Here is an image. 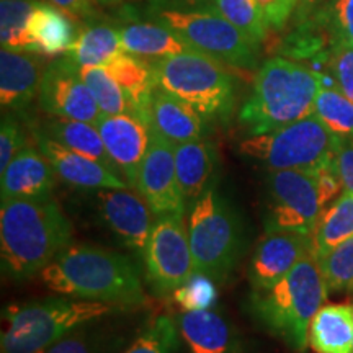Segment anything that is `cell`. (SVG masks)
I'll use <instances>...</instances> for the list:
<instances>
[{
  "label": "cell",
  "mask_w": 353,
  "mask_h": 353,
  "mask_svg": "<svg viewBox=\"0 0 353 353\" xmlns=\"http://www.w3.org/2000/svg\"><path fill=\"white\" fill-rule=\"evenodd\" d=\"M57 294L114 304L123 309L145 304L139 270L130 257L90 244H70L39 273Z\"/></svg>",
  "instance_id": "cell-1"
},
{
  "label": "cell",
  "mask_w": 353,
  "mask_h": 353,
  "mask_svg": "<svg viewBox=\"0 0 353 353\" xmlns=\"http://www.w3.org/2000/svg\"><path fill=\"white\" fill-rule=\"evenodd\" d=\"M74 229L52 198L8 200L0 206L3 275L25 281L41 273L72 244Z\"/></svg>",
  "instance_id": "cell-2"
},
{
  "label": "cell",
  "mask_w": 353,
  "mask_h": 353,
  "mask_svg": "<svg viewBox=\"0 0 353 353\" xmlns=\"http://www.w3.org/2000/svg\"><path fill=\"white\" fill-rule=\"evenodd\" d=\"M325 77L306 65L272 57L254 81L252 94L241 110L239 121L249 136L278 130L314 113V101Z\"/></svg>",
  "instance_id": "cell-3"
},
{
  "label": "cell",
  "mask_w": 353,
  "mask_h": 353,
  "mask_svg": "<svg viewBox=\"0 0 353 353\" xmlns=\"http://www.w3.org/2000/svg\"><path fill=\"white\" fill-rule=\"evenodd\" d=\"M329 288L314 254L303 259L275 285L252 291V314L268 332L291 350L304 353L309 345V324L324 306Z\"/></svg>",
  "instance_id": "cell-4"
},
{
  "label": "cell",
  "mask_w": 353,
  "mask_h": 353,
  "mask_svg": "<svg viewBox=\"0 0 353 353\" xmlns=\"http://www.w3.org/2000/svg\"><path fill=\"white\" fill-rule=\"evenodd\" d=\"M126 311L114 304L63 296L3 309L0 353H38L74 329Z\"/></svg>",
  "instance_id": "cell-5"
},
{
  "label": "cell",
  "mask_w": 353,
  "mask_h": 353,
  "mask_svg": "<svg viewBox=\"0 0 353 353\" xmlns=\"http://www.w3.org/2000/svg\"><path fill=\"white\" fill-rule=\"evenodd\" d=\"M156 85L187 101L203 118L224 120L236 101L234 79L221 61L190 50L151 63Z\"/></svg>",
  "instance_id": "cell-6"
},
{
  "label": "cell",
  "mask_w": 353,
  "mask_h": 353,
  "mask_svg": "<svg viewBox=\"0 0 353 353\" xmlns=\"http://www.w3.org/2000/svg\"><path fill=\"white\" fill-rule=\"evenodd\" d=\"M188 241L195 272L218 283L228 280L241 257L242 226L239 214L214 187L192 203Z\"/></svg>",
  "instance_id": "cell-7"
},
{
  "label": "cell",
  "mask_w": 353,
  "mask_h": 353,
  "mask_svg": "<svg viewBox=\"0 0 353 353\" xmlns=\"http://www.w3.org/2000/svg\"><path fill=\"white\" fill-rule=\"evenodd\" d=\"M341 138L314 113L278 130L241 141L239 152L267 172L312 170L335 159Z\"/></svg>",
  "instance_id": "cell-8"
},
{
  "label": "cell",
  "mask_w": 353,
  "mask_h": 353,
  "mask_svg": "<svg viewBox=\"0 0 353 353\" xmlns=\"http://www.w3.org/2000/svg\"><path fill=\"white\" fill-rule=\"evenodd\" d=\"M327 203L319 167L268 172L265 176V234L299 232L312 236Z\"/></svg>",
  "instance_id": "cell-9"
},
{
  "label": "cell",
  "mask_w": 353,
  "mask_h": 353,
  "mask_svg": "<svg viewBox=\"0 0 353 353\" xmlns=\"http://www.w3.org/2000/svg\"><path fill=\"white\" fill-rule=\"evenodd\" d=\"M152 15L159 23L179 34L192 50L237 68H254L257 64L259 43L211 8H161L152 10Z\"/></svg>",
  "instance_id": "cell-10"
},
{
  "label": "cell",
  "mask_w": 353,
  "mask_h": 353,
  "mask_svg": "<svg viewBox=\"0 0 353 353\" xmlns=\"http://www.w3.org/2000/svg\"><path fill=\"white\" fill-rule=\"evenodd\" d=\"M143 260L145 281L156 296H169L188 280L195 268L183 216L156 219Z\"/></svg>",
  "instance_id": "cell-11"
},
{
  "label": "cell",
  "mask_w": 353,
  "mask_h": 353,
  "mask_svg": "<svg viewBox=\"0 0 353 353\" xmlns=\"http://www.w3.org/2000/svg\"><path fill=\"white\" fill-rule=\"evenodd\" d=\"M38 101L39 108L50 117L94 125L101 117L94 94L81 76V68L65 56L43 70Z\"/></svg>",
  "instance_id": "cell-12"
},
{
  "label": "cell",
  "mask_w": 353,
  "mask_h": 353,
  "mask_svg": "<svg viewBox=\"0 0 353 353\" xmlns=\"http://www.w3.org/2000/svg\"><path fill=\"white\" fill-rule=\"evenodd\" d=\"M139 195L156 218L185 213V198L175 169V145L151 130L148 152L138 175Z\"/></svg>",
  "instance_id": "cell-13"
},
{
  "label": "cell",
  "mask_w": 353,
  "mask_h": 353,
  "mask_svg": "<svg viewBox=\"0 0 353 353\" xmlns=\"http://www.w3.org/2000/svg\"><path fill=\"white\" fill-rule=\"evenodd\" d=\"M95 206L101 224L123 245L144 257L154 226L144 198L128 188H105L95 192Z\"/></svg>",
  "instance_id": "cell-14"
},
{
  "label": "cell",
  "mask_w": 353,
  "mask_h": 353,
  "mask_svg": "<svg viewBox=\"0 0 353 353\" xmlns=\"http://www.w3.org/2000/svg\"><path fill=\"white\" fill-rule=\"evenodd\" d=\"M118 174L130 188H138V175L151 141V128L139 114H101L95 123Z\"/></svg>",
  "instance_id": "cell-15"
},
{
  "label": "cell",
  "mask_w": 353,
  "mask_h": 353,
  "mask_svg": "<svg viewBox=\"0 0 353 353\" xmlns=\"http://www.w3.org/2000/svg\"><path fill=\"white\" fill-rule=\"evenodd\" d=\"M312 236L299 232L265 234L250 259L249 275L252 291L275 285L296 265L312 255Z\"/></svg>",
  "instance_id": "cell-16"
},
{
  "label": "cell",
  "mask_w": 353,
  "mask_h": 353,
  "mask_svg": "<svg viewBox=\"0 0 353 353\" xmlns=\"http://www.w3.org/2000/svg\"><path fill=\"white\" fill-rule=\"evenodd\" d=\"M37 148L43 152L46 161L54 169L57 179L76 190L99 192L105 188H130L120 174L103 165L99 161L70 151L65 145L56 143L43 132L34 130Z\"/></svg>",
  "instance_id": "cell-17"
},
{
  "label": "cell",
  "mask_w": 353,
  "mask_h": 353,
  "mask_svg": "<svg viewBox=\"0 0 353 353\" xmlns=\"http://www.w3.org/2000/svg\"><path fill=\"white\" fill-rule=\"evenodd\" d=\"M56 179V172L43 152L26 145L0 175V200L51 198Z\"/></svg>",
  "instance_id": "cell-18"
},
{
  "label": "cell",
  "mask_w": 353,
  "mask_h": 353,
  "mask_svg": "<svg viewBox=\"0 0 353 353\" xmlns=\"http://www.w3.org/2000/svg\"><path fill=\"white\" fill-rule=\"evenodd\" d=\"M41 63L34 52L0 51V103L3 110L23 112L28 108L41 85Z\"/></svg>",
  "instance_id": "cell-19"
},
{
  "label": "cell",
  "mask_w": 353,
  "mask_h": 353,
  "mask_svg": "<svg viewBox=\"0 0 353 353\" xmlns=\"http://www.w3.org/2000/svg\"><path fill=\"white\" fill-rule=\"evenodd\" d=\"M201 114L187 101L156 87L148 107L149 128L174 145L203 139Z\"/></svg>",
  "instance_id": "cell-20"
},
{
  "label": "cell",
  "mask_w": 353,
  "mask_h": 353,
  "mask_svg": "<svg viewBox=\"0 0 353 353\" xmlns=\"http://www.w3.org/2000/svg\"><path fill=\"white\" fill-rule=\"evenodd\" d=\"M190 353H239L237 334L226 317L214 309L183 311L175 317Z\"/></svg>",
  "instance_id": "cell-21"
},
{
  "label": "cell",
  "mask_w": 353,
  "mask_h": 353,
  "mask_svg": "<svg viewBox=\"0 0 353 353\" xmlns=\"http://www.w3.org/2000/svg\"><path fill=\"white\" fill-rule=\"evenodd\" d=\"M28 33L37 52L46 56L65 54L79 37L72 19L52 3L37 2L28 20Z\"/></svg>",
  "instance_id": "cell-22"
},
{
  "label": "cell",
  "mask_w": 353,
  "mask_h": 353,
  "mask_svg": "<svg viewBox=\"0 0 353 353\" xmlns=\"http://www.w3.org/2000/svg\"><path fill=\"white\" fill-rule=\"evenodd\" d=\"M216 152L206 141H190L175 145V169L180 190L187 203H195L211 187Z\"/></svg>",
  "instance_id": "cell-23"
},
{
  "label": "cell",
  "mask_w": 353,
  "mask_h": 353,
  "mask_svg": "<svg viewBox=\"0 0 353 353\" xmlns=\"http://www.w3.org/2000/svg\"><path fill=\"white\" fill-rule=\"evenodd\" d=\"M316 353H353V304H325L309 324Z\"/></svg>",
  "instance_id": "cell-24"
},
{
  "label": "cell",
  "mask_w": 353,
  "mask_h": 353,
  "mask_svg": "<svg viewBox=\"0 0 353 353\" xmlns=\"http://www.w3.org/2000/svg\"><path fill=\"white\" fill-rule=\"evenodd\" d=\"M121 50L136 57L162 59L190 51L192 48L179 34L162 23L138 21L120 30Z\"/></svg>",
  "instance_id": "cell-25"
},
{
  "label": "cell",
  "mask_w": 353,
  "mask_h": 353,
  "mask_svg": "<svg viewBox=\"0 0 353 353\" xmlns=\"http://www.w3.org/2000/svg\"><path fill=\"white\" fill-rule=\"evenodd\" d=\"M103 68L112 74L114 81L120 83L123 92L130 100L132 112L139 114L148 123L149 101H151L152 92L157 87L151 64H148L141 57L121 51Z\"/></svg>",
  "instance_id": "cell-26"
},
{
  "label": "cell",
  "mask_w": 353,
  "mask_h": 353,
  "mask_svg": "<svg viewBox=\"0 0 353 353\" xmlns=\"http://www.w3.org/2000/svg\"><path fill=\"white\" fill-rule=\"evenodd\" d=\"M37 131L43 132L48 138L54 139L56 143L65 145L70 151H76L83 156L101 162L118 174L117 167L110 159L103 139H101L99 128L94 123L68 120V118L51 117Z\"/></svg>",
  "instance_id": "cell-27"
},
{
  "label": "cell",
  "mask_w": 353,
  "mask_h": 353,
  "mask_svg": "<svg viewBox=\"0 0 353 353\" xmlns=\"http://www.w3.org/2000/svg\"><path fill=\"white\" fill-rule=\"evenodd\" d=\"M121 51L120 30L97 23L82 30L64 56L79 68H103Z\"/></svg>",
  "instance_id": "cell-28"
},
{
  "label": "cell",
  "mask_w": 353,
  "mask_h": 353,
  "mask_svg": "<svg viewBox=\"0 0 353 353\" xmlns=\"http://www.w3.org/2000/svg\"><path fill=\"white\" fill-rule=\"evenodd\" d=\"M353 237V195L345 192L329 210L322 213L314 234H312V252L314 257L330 252L342 242Z\"/></svg>",
  "instance_id": "cell-29"
},
{
  "label": "cell",
  "mask_w": 353,
  "mask_h": 353,
  "mask_svg": "<svg viewBox=\"0 0 353 353\" xmlns=\"http://www.w3.org/2000/svg\"><path fill=\"white\" fill-rule=\"evenodd\" d=\"M38 0H2L0 2V43L13 51L37 52L28 33V20Z\"/></svg>",
  "instance_id": "cell-30"
},
{
  "label": "cell",
  "mask_w": 353,
  "mask_h": 353,
  "mask_svg": "<svg viewBox=\"0 0 353 353\" xmlns=\"http://www.w3.org/2000/svg\"><path fill=\"white\" fill-rule=\"evenodd\" d=\"M121 342V335L90 322L65 334L38 353H113L120 348Z\"/></svg>",
  "instance_id": "cell-31"
},
{
  "label": "cell",
  "mask_w": 353,
  "mask_h": 353,
  "mask_svg": "<svg viewBox=\"0 0 353 353\" xmlns=\"http://www.w3.org/2000/svg\"><path fill=\"white\" fill-rule=\"evenodd\" d=\"M314 114L343 141H353V100L337 87H322L314 101Z\"/></svg>",
  "instance_id": "cell-32"
},
{
  "label": "cell",
  "mask_w": 353,
  "mask_h": 353,
  "mask_svg": "<svg viewBox=\"0 0 353 353\" xmlns=\"http://www.w3.org/2000/svg\"><path fill=\"white\" fill-rule=\"evenodd\" d=\"M180 330L176 321L169 314L156 316L138 334L123 353H176L180 345Z\"/></svg>",
  "instance_id": "cell-33"
},
{
  "label": "cell",
  "mask_w": 353,
  "mask_h": 353,
  "mask_svg": "<svg viewBox=\"0 0 353 353\" xmlns=\"http://www.w3.org/2000/svg\"><path fill=\"white\" fill-rule=\"evenodd\" d=\"M203 8L218 12L255 43L260 44L267 38L268 25L255 0H210Z\"/></svg>",
  "instance_id": "cell-34"
},
{
  "label": "cell",
  "mask_w": 353,
  "mask_h": 353,
  "mask_svg": "<svg viewBox=\"0 0 353 353\" xmlns=\"http://www.w3.org/2000/svg\"><path fill=\"white\" fill-rule=\"evenodd\" d=\"M81 76L94 94L101 114L134 113L120 83L105 68H81Z\"/></svg>",
  "instance_id": "cell-35"
},
{
  "label": "cell",
  "mask_w": 353,
  "mask_h": 353,
  "mask_svg": "<svg viewBox=\"0 0 353 353\" xmlns=\"http://www.w3.org/2000/svg\"><path fill=\"white\" fill-rule=\"evenodd\" d=\"M316 259L329 291H353V237Z\"/></svg>",
  "instance_id": "cell-36"
},
{
  "label": "cell",
  "mask_w": 353,
  "mask_h": 353,
  "mask_svg": "<svg viewBox=\"0 0 353 353\" xmlns=\"http://www.w3.org/2000/svg\"><path fill=\"white\" fill-rule=\"evenodd\" d=\"M218 281L201 272H193L182 286H179L172 298L182 311H203L213 309L218 303Z\"/></svg>",
  "instance_id": "cell-37"
},
{
  "label": "cell",
  "mask_w": 353,
  "mask_h": 353,
  "mask_svg": "<svg viewBox=\"0 0 353 353\" xmlns=\"http://www.w3.org/2000/svg\"><path fill=\"white\" fill-rule=\"evenodd\" d=\"M324 13L332 46L345 44L353 48V0H332Z\"/></svg>",
  "instance_id": "cell-38"
},
{
  "label": "cell",
  "mask_w": 353,
  "mask_h": 353,
  "mask_svg": "<svg viewBox=\"0 0 353 353\" xmlns=\"http://www.w3.org/2000/svg\"><path fill=\"white\" fill-rule=\"evenodd\" d=\"M329 69L332 72L335 87L353 100V48L345 44L332 46Z\"/></svg>",
  "instance_id": "cell-39"
},
{
  "label": "cell",
  "mask_w": 353,
  "mask_h": 353,
  "mask_svg": "<svg viewBox=\"0 0 353 353\" xmlns=\"http://www.w3.org/2000/svg\"><path fill=\"white\" fill-rule=\"evenodd\" d=\"M25 148L26 138L19 121L12 117H3L0 126V174Z\"/></svg>",
  "instance_id": "cell-40"
},
{
  "label": "cell",
  "mask_w": 353,
  "mask_h": 353,
  "mask_svg": "<svg viewBox=\"0 0 353 353\" xmlns=\"http://www.w3.org/2000/svg\"><path fill=\"white\" fill-rule=\"evenodd\" d=\"M268 28H281L293 13L298 0H255Z\"/></svg>",
  "instance_id": "cell-41"
},
{
  "label": "cell",
  "mask_w": 353,
  "mask_h": 353,
  "mask_svg": "<svg viewBox=\"0 0 353 353\" xmlns=\"http://www.w3.org/2000/svg\"><path fill=\"white\" fill-rule=\"evenodd\" d=\"M52 6L68 13L76 21H94L99 17V2L97 0H50Z\"/></svg>",
  "instance_id": "cell-42"
},
{
  "label": "cell",
  "mask_w": 353,
  "mask_h": 353,
  "mask_svg": "<svg viewBox=\"0 0 353 353\" xmlns=\"http://www.w3.org/2000/svg\"><path fill=\"white\" fill-rule=\"evenodd\" d=\"M335 167L345 192L353 195V141H343L335 152Z\"/></svg>",
  "instance_id": "cell-43"
},
{
  "label": "cell",
  "mask_w": 353,
  "mask_h": 353,
  "mask_svg": "<svg viewBox=\"0 0 353 353\" xmlns=\"http://www.w3.org/2000/svg\"><path fill=\"white\" fill-rule=\"evenodd\" d=\"M210 0H149L152 10L161 8H174V10H193V8L205 7Z\"/></svg>",
  "instance_id": "cell-44"
},
{
  "label": "cell",
  "mask_w": 353,
  "mask_h": 353,
  "mask_svg": "<svg viewBox=\"0 0 353 353\" xmlns=\"http://www.w3.org/2000/svg\"><path fill=\"white\" fill-rule=\"evenodd\" d=\"M299 2H301V10L306 12L309 8L319 6V3L324 2V0H299Z\"/></svg>",
  "instance_id": "cell-45"
},
{
  "label": "cell",
  "mask_w": 353,
  "mask_h": 353,
  "mask_svg": "<svg viewBox=\"0 0 353 353\" xmlns=\"http://www.w3.org/2000/svg\"><path fill=\"white\" fill-rule=\"evenodd\" d=\"M100 6H107V7H113V6H120V3H125L126 0H97Z\"/></svg>",
  "instance_id": "cell-46"
}]
</instances>
